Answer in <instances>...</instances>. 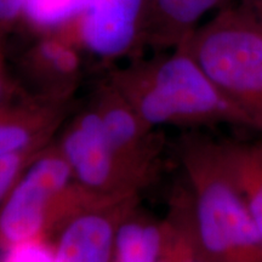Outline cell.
<instances>
[{"label":"cell","mask_w":262,"mask_h":262,"mask_svg":"<svg viewBox=\"0 0 262 262\" xmlns=\"http://www.w3.org/2000/svg\"><path fill=\"white\" fill-rule=\"evenodd\" d=\"M54 142L75 180L96 195H141L157 179L131 165L112 148L89 101L74 116L67 118Z\"/></svg>","instance_id":"5"},{"label":"cell","mask_w":262,"mask_h":262,"mask_svg":"<svg viewBox=\"0 0 262 262\" xmlns=\"http://www.w3.org/2000/svg\"><path fill=\"white\" fill-rule=\"evenodd\" d=\"M106 196L79 185L52 141L33 158L0 204V250L50 243L63 226Z\"/></svg>","instance_id":"3"},{"label":"cell","mask_w":262,"mask_h":262,"mask_svg":"<svg viewBox=\"0 0 262 262\" xmlns=\"http://www.w3.org/2000/svg\"><path fill=\"white\" fill-rule=\"evenodd\" d=\"M3 262H52V245L50 243L34 244L6 251Z\"/></svg>","instance_id":"17"},{"label":"cell","mask_w":262,"mask_h":262,"mask_svg":"<svg viewBox=\"0 0 262 262\" xmlns=\"http://www.w3.org/2000/svg\"><path fill=\"white\" fill-rule=\"evenodd\" d=\"M89 102L104 137L118 155L135 168L158 178L164 149L158 130L141 118L107 78L94 90Z\"/></svg>","instance_id":"8"},{"label":"cell","mask_w":262,"mask_h":262,"mask_svg":"<svg viewBox=\"0 0 262 262\" xmlns=\"http://www.w3.org/2000/svg\"><path fill=\"white\" fill-rule=\"evenodd\" d=\"M107 79L153 129L195 130L229 124L256 130L253 120L203 70L185 41L113 68Z\"/></svg>","instance_id":"1"},{"label":"cell","mask_w":262,"mask_h":262,"mask_svg":"<svg viewBox=\"0 0 262 262\" xmlns=\"http://www.w3.org/2000/svg\"><path fill=\"white\" fill-rule=\"evenodd\" d=\"M239 6L262 27V0H243Z\"/></svg>","instance_id":"19"},{"label":"cell","mask_w":262,"mask_h":262,"mask_svg":"<svg viewBox=\"0 0 262 262\" xmlns=\"http://www.w3.org/2000/svg\"><path fill=\"white\" fill-rule=\"evenodd\" d=\"M222 145L262 241V141H222Z\"/></svg>","instance_id":"14"},{"label":"cell","mask_w":262,"mask_h":262,"mask_svg":"<svg viewBox=\"0 0 262 262\" xmlns=\"http://www.w3.org/2000/svg\"><path fill=\"white\" fill-rule=\"evenodd\" d=\"M21 90L17 80L12 77L8 68L6 41L0 38V101L11 97Z\"/></svg>","instance_id":"18"},{"label":"cell","mask_w":262,"mask_h":262,"mask_svg":"<svg viewBox=\"0 0 262 262\" xmlns=\"http://www.w3.org/2000/svg\"><path fill=\"white\" fill-rule=\"evenodd\" d=\"M163 219V242L157 262H211L203 247L185 180L169 195Z\"/></svg>","instance_id":"12"},{"label":"cell","mask_w":262,"mask_h":262,"mask_svg":"<svg viewBox=\"0 0 262 262\" xmlns=\"http://www.w3.org/2000/svg\"><path fill=\"white\" fill-rule=\"evenodd\" d=\"M140 199H104L72 217L51 241L52 262H110L117 229Z\"/></svg>","instance_id":"9"},{"label":"cell","mask_w":262,"mask_h":262,"mask_svg":"<svg viewBox=\"0 0 262 262\" xmlns=\"http://www.w3.org/2000/svg\"><path fill=\"white\" fill-rule=\"evenodd\" d=\"M61 26L84 55L107 63L136 60L149 48V0H84Z\"/></svg>","instance_id":"6"},{"label":"cell","mask_w":262,"mask_h":262,"mask_svg":"<svg viewBox=\"0 0 262 262\" xmlns=\"http://www.w3.org/2000/svg\"><path fill=\"white\" fill-rule=\"evenodd\" d=\"M70 106L22 89L0 101V157L40 152L57 136L70 117Z\"/></svg>","instance_id":"10"},{"label":"cell","mask_w":262,"mask_h":262,"mask_svg":"<svg viewBox=\"0 0 262 262\" xmlns=\"http://www.w3.org/2000/svg\"><path fill=\"white\" fill-rule=\"evenodd\" d=\"M84 56L61 25L44 29L18 55L16 80L32 96L71 103L83 79Z\"/></svg>","instance_id":"7"},{"label":"cell","mask_w":262,"mask_h":262,"mask_svg":"<svg viewBox=\"0 0 262 262\" xmlns=\"http://www.w3.org/2000/svg\"><path fill=\"white\" fill-rule=\"evenodd\" d=\"M163 242V219L140 202L126 212L117 229L110 262H157Z\"/></svg>","instance_id":"13"},{"label":"cell","mask_w":262,"mask_h":262,"mask_svg":"<svg viewBox=\"0 0 262 262\" xmlns=\"http://www.w3.org/2000/svg\"><path fill=\"white\" fill-rule=\"evenodd\" d=\"M31 0H0V38L9 37L24 22Z\"/></svg>","instance_id":"16"},{"label":"cell","mask_w":262,"mask_h":262,"mask_svg":"<svg viewBox=\"0 0 262 262\" xmlns=\"http://www.w3.org/2000/svg\"><path fill=\"white\" fill-rule=\"evenodd\" d=\"M178 158L211 262H262V241L222 141L189 131L179 141Z\"/></svg>","instance_id":"2"},{"label":"cell","mask_w":262,"mask_h":262,"mask_svg":"<svg viewBox=\"0 0 262 262\" xmlns=\"http://www.w3.org/2000/svg\"><path fill=\"white\" fill-rule=\"evenodd\" d=\"M193 57L262 133V27L228 5L185 41Z\"/></svg>","instance_id":"4"},{"label":"cell","mask_w":262,"mask_h":262,"mask_svg":"<svg viewBox=\"0 0 262 262\" xmlns=\"http://www.w3.org/2000/svg\"><path fill=\"white\" fill-rule=\"evenodd\" d=\"M229 5V0H149L148 47L165 51L186 41L212 10Z\"/></svg>","instance_id":"11"},{"label":"cell","mask_w":262,"mask_h":262,"mask_svg":"<svg viewBox=\"0 0 262 262\" xmlns=\"http://www.w3.org/2000/svg\"><path fill=\"white\" fill-rule=\"evenodd\" d=\"M38 153L0 157V204L14 186L16 180Z\"/></svg>","instance_id":"15"}]
</instances>
